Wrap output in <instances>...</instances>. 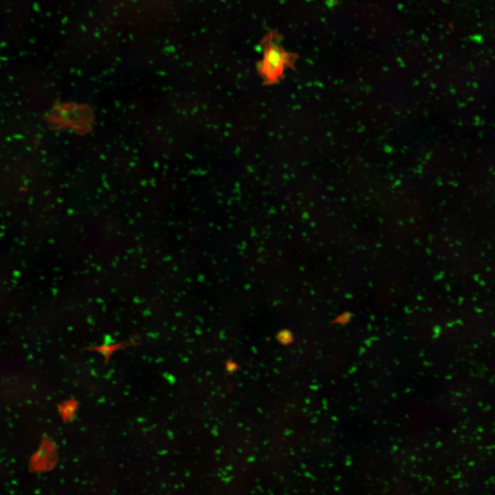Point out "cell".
<instances>
[{
	"mask_svg": "<svg viewBox=\"0 0 495 495\" xmlns=\"http://www.w3.org/2000/svg\"><path fill=\"white\" fill-rule=\"evenodd\" d=\"M286 64L285 56L279 49L270 48L261 66V73L265 82L273 83L277 81L282 75Z\"/></svg>",
	"mask_w": 495,
	"mask_h": 495,
	"instance_id": "obj_1",
	"label": "cell"
},
{
	"mask_svg": "<svg viewBox=\"0 0 495 495\" xmlns=\"http://www.w3.org/2000/svg\"><path fill=\"white\" fill-rule=\"evenodd\" d=\"M137 344V339L131 338L126 341L115 344L90 346H88L87 349L89 351H96L101 353L104 357L106 362H107V360L109 359V357L114 351L120 349H124L127 346H135Z\"/></svg>",
	"mask_w": 495,
	"mask_h": 495,
	"instance_id": "obj_2",
	"label": "cell"
}]
</instances>
